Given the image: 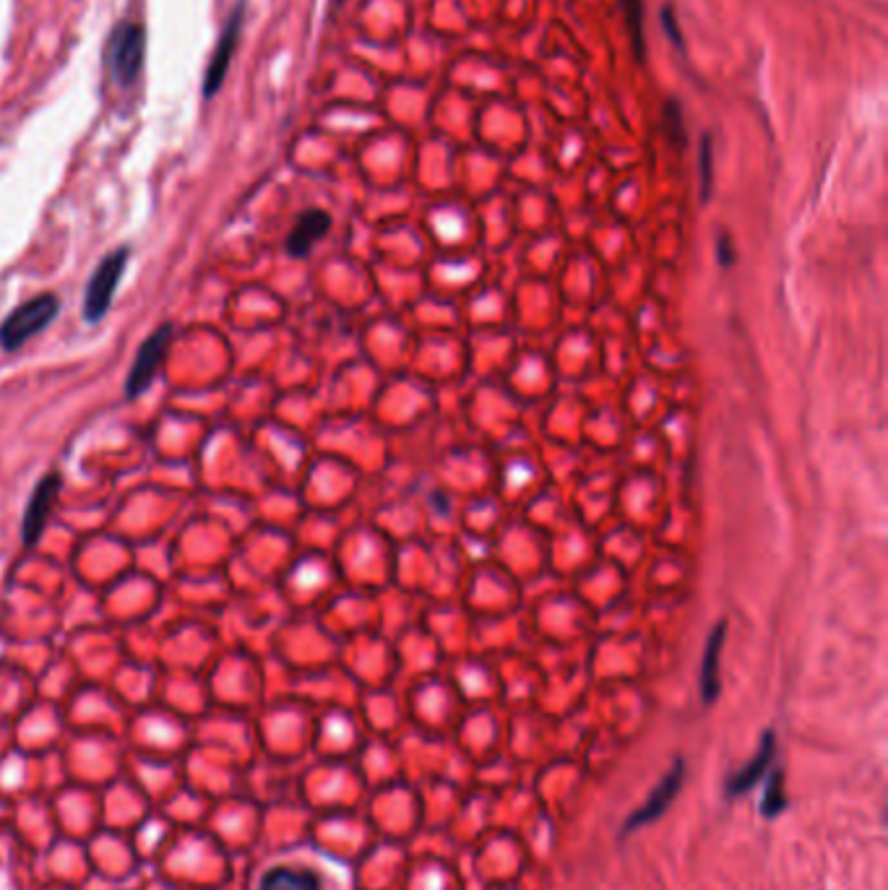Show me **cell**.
<instances>
[{
    "instance_id": "6da1fadb",
    "label": "cell",
    "mask_w": 888,
    "mask_h": 890,
    "mask_svg": "<svg viewBox=\"0 0 888 890\" xmlns=\"http://www.w3.org/2000/svg\"><path fill=\"white\" fill-rule=\"evenodd\" d=\"M58 310H61V303H58V297L52 292L26 300L0 326V346L5 352H16L18 346L35 339L39 331L48 329L52 320H55Z\"/></svg>"
},
{
    "instance_id": "7a4b0ae2",
    "label": "cell",
    "mask_w": 888,
    "mask_h": 890,
    "mask_svg": "<svg viewBox=\"0 0 888 890\" xmlns=\"http://www.w3.org/2000/svg\"><path fill=\"white\" fill-rule=\"evenodd\" d=\"M143 55H147V35L141 24L123 22L115 26L107 42V68L120 87L136 81V76L143 68Z\"/></svg>"
},
{
    "instance_id": "3957f363",
    "label": "cell",
    "mask_w": 888,
    "mask_h": 890,
    "mask_svg": "<svg viewBox=\"0 0 888 890\" xmlns=\"http://www.w3.org/2000/svg\"><path fill=\"white\" fill-rule=\"evenodd\" d=\"M126 266H128V247H117V251L104 255V258L100 260V266L94 268L87 292H84V318H87L89 323L102 320L104 313L110 310Z\"/></svg>"
},
{
    "instance_id": "277c9868",
    "label": "cell",
    "mask_w": 888,
    "mask_h": 890,
    "mask_svg": "<svg viewBox=\"0 0 888 890\" xmlns=\"http://www.w3.org/2000/svg\"><path fill=\"white\" fill-rule=\"evenodd\" d=\"M169 342H173V326H160L152 336L143 339V344L136 352L134 365H130V372L126 378V396L128 398H139L143 391L152 385V381L160 372L162 363H165Z\"/></svg>"
},
{
    "instance_id": "5b68a950",
    "label": "cell",
    "mask_w": 888,
    "mask_h": 890,
    "mask_svg": "<svg viewBox=\"0 0 888 890\" xmlns=\"http://www.w3.org/2000/svg\"><path fill=\"white\" fill-rule=\"evenodd\" d=\"M683 778H685V763H683V761H675V763H672V768L668 771V774H664L662 781H659L657 787L651 789L649 800H646L638 810H633L629 821H625L623 836L636 834L638 828L649 826V823L659 821V817L668 813L670 804L675 802L677 794H681Z\"/></svg>"
},
{
    "instance_id": "8992f818",
    "label": "cell",
    "mask_w": 888,
    "mask_h": 890,
    "mask_svg": "<svg viewBox=\"0 0 888 890\" xmlns=\"http://www.w3.org/2000/svg\"><path fill=\"white\" fill-rule=\"evenodd\" d=\"M243 11H245V5L238 3V9L230 13V18H227V24H225V31H221L217 39V48H214L212 52V61H208L206 65V74H204L206 100H212V97L217 94V91L221 89V84H225L227 71H230L232 55L240 42V31H243Z\"/></svg>"
},
{
    "instance_id": "52a82bcc",
    "label": "cell",
    "mask_w": 888,
    "mask_h": 890,
    "mask_svg": "<svg viewBox=\"0 0 888 890\" xmlns=\"http://www.w3.org/2000/svg\"><path fill=\"white\" fill-rule=\"evenodd\" d=\"M58 487H61V480L58 474H45L42 480L37 482V487L31 490L29 503H26L24 510V521H22V539L26 547H35L39 542V536L45 532V523L50 519V510L55 506Z\"/></svg>"
},
{
    "instance_id": "ba28073f",
    "label": "cell",
    "mask_w": 888,
    "mask_h": 890,
    "mask_svg": "<svg viewBox=\"0 0 888 890\" xmlns=\"http://www.w3.org/2000/svg\"><path fill=\"white\" fill-rule=\"evenodd\" d=\"M774 748H776L774 732H766V735L761 737V745H759V750H756V755L750 758V761L743 765L737 774L727 778V797L746 794V791L753 789L756 784L769 774V768H772V763H774V752H776Z\"/></svg>"
},
{
    "instance_id": "9c48e42d",
    "label": "cell",
    "mask_w": 888,
    "mask_h": 890,
    "mask_svg": "<svg viewBox=\"0 0 888 890\" xmlns=\"http://www.w3.org/2000/svg\"><path fill=\"white\" fill-rule=\"evenodd\" d=\"M329 227H331V217L326 212H321V208H310V212H305L303 217L297 219V225L292 227L290 238H287V253L295 255V258H305V255L313 251V245H316V242L329 232Z\"/></svg>"
},
{
    "instance_id": "30bf717a",
    "label": "cell",
    "mask_w": 888,
    "mask_h": 890,
    "mask_svg": "<svg viewBox=\"0 0 888 890\" xmlns=\"http://www.w3.org/2000/svg\"><path fill=\"white\" fill-rule=\"evenodd\" d=\"M724 631L727 625L716 623L714 631L707 640V651H703V664H701V698L703 703L711 705L720 696L722 683H720V659H722V646H724Z\"/></svg>"
},
{
    "instance_id": "8fae6325",
    "label": "cell",
    "mask_w": 888,
    "mask_h": 890,
    "mask_svg": "<svg viewBox=\"0 0 888 890\" xmlns=\"http://www.w3.org/2000/svg\"><path fill=\"white\" fill-rule=\"evenodd\" d=\"M258 890H321V880L308 869L274 867L261 878Z\"/></svg>"
},
{
    "instance_id": "7c38bea8",
    "label": "cell",
    "mask_w": 888,
    "mask_h": 890,
    "mask_svg": "<svg viewBox=\"0 0 888 890\" xmlns=\"http://www.w3.org/2000/svg\"><path fill=\"white\" fill-rule=\"evenodd\" d=\"M787 810V794H785V774L779 768L772 771L769 776L766 789H763V800H761V815L763 817H776Z\"/></svg>"
},
{
    "instance_id": "4fadbf2b",
    "label": "cell",
    "mask_w": 888,
    "mask_h": 890,
    "mask_svg": "<svg viewBox=\"0 0 888 890\" xmlns=\"http://www.w3.org/2000/svg\"><path fill=\"white\" fill-rule=\"evenodd\" d=\"M623 11H625V24H629L633 55H636L638 61H644V55H646V48H644V3H642V0H623Z\"/></svg>"
},
{
    "instance_id": "5bb4252c",
    "label": "cell",
    "mask_w": 888,
    "mask_h": 890,
    "mask_svg": "<svg viewBox=\"0 0 888 890\" xmlns=\"http://www.w3.org/2000/svg\"><path fill=\"white\" fill-rule=\"evenodd\" d=\"M714 165V147H711V136L701 139V152H698V169H701V199L707 201L711 193V167Z\"/></svg>"
},
{
    "instance_id": "9a60e30c",
    "label": "cell",
    "mask_w": 888,
    "mask_h": 890,
    "mask_svg": "<svg viewBox=\"0 0 888 890\" xmlns=\"http://www.w3.org/2000/svg\"><path fill=\"white\" fill-rule=\"evenodd\" d=\"M664 128H668L672 143H685V134H683V110L681 104L675 100H670L664 104Z\"/></svg>"
},
{
    "instance_id": "2e32d148",
    "label": "cell",
    "mask_w": 888,
    "mask_h": 890,
    "mask_svg": "<svg viewBox=\"0 0 888 890\" xmlns=\"http://www.w3.org/2000/svg\"><path fill=\"white\" fill-rule=\"evenodd\" d=\"M662 26H664V31H668L670 42L675 44V48L683 50V31H681V24H677V18H675V9H672L670 3L662 9Z\"/></svg>"
}]
</instances>
